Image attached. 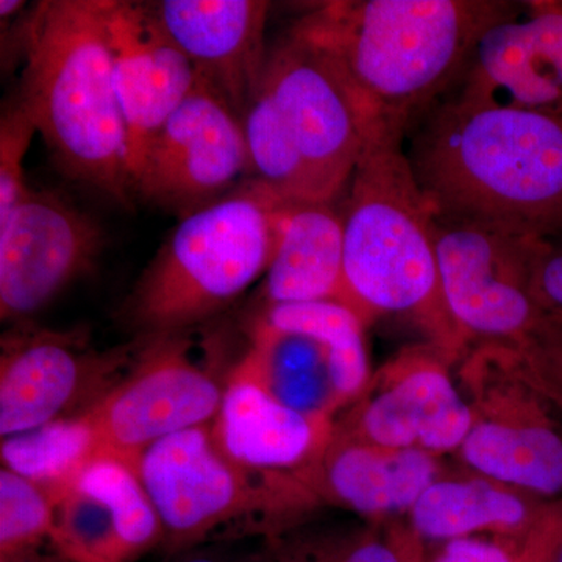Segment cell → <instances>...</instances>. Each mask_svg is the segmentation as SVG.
<instances>
[{"mask_svg": "<svg viewBox=\"0 0 562 562\" xmlns=\"http://www.w3.org/2000/svg\"><path fill=\"white\" fill-rule=\"evenodd\" d=\"M406 150L436 216L562 236V116L447 95Z\"/></svg>", "mask_w": 562, "mask_h": 562, "instance_id": "cell-1", "label": "cell"}, {"mask_svg": "<svg viewBox=\"0 0 562 562\" xmlns=\"http://www.w3.org/2000/svg\"><path fill=\"white\" fill-rule=\"evenodd\" d=\"M517 2L341 0L295 22L339 66L372 128L408 136L450 94L483 33Z\"/></svg>", "mask_w": 562, "mask_h": 562, "instance_id": "cell-2", "label": "cell"}, {"mask_svg": "<svg viewBox=\"0 0 562 562\" xmlns=\"http://www.w3.org/2000/svg\"><path fill=\"white\" fill-rule=\"evenodd\" d=\"M105 5L46 0L35 7L18 99L63 171L128 206L135 194Z\"/></svg>", "mask_w": 562, "mask_h": 562, "instance_id": "cell-3", "label": "cell"}, {"mask_svg": "<svg viewBox=\"0 0 562 562\" xmlns=\"http://www.w3.org/2000/svg\"><path fill=\"white\" fill-rule=\"evenodd\" d=\"M406 136L372 128L342 194V290L339 302L362 321L414 313L450 336L436 254V210L406 154Z\"/></svg>", "mask_w": 562, "mask_h": 562, "instance_id": "cell-4", "label": "cell"}, {"mask_svg": "<svg viewBox=\"0 0 562 562\" xmlns=\"http://www.w3.org/2000/svg\"><path fill=\"white\" fill-rule=\"evenodd\" d=\"M291 201L247 179L181 217L125 302L143 336L176 335L209 319L266 276Z\"/></svg>", "mask_w": 562, "mask_h": 562, "instance_id": "cell-5", "label": "cell"}, {"mask_svg": "<svg viewBox=\"0 0 562 562\" xmlns=\"http://www.w3.org/2000/svg\"><path fill=\"white\" fill-rule=\"evenodd\" d=\"M135 468L160 516L168 554L247 535L277 538L295 495L286 480L257 475L225 457L211 424L154 443Z\"/></svg>", "mask_w": 562, "mask_h": 562, "instance_id": "cell-6", "label": "cell"}, {"mask_svg": "<svg viewBox=\"0 0 562 562\" xmlns=\"http://www.w3.org/2000/svg\"><path fill=\"white\" fill-rule=\"evenodd\" d=\"M313 202L342 198L371 122L330 55L292 27L269 50L260 83Z\"/></svg>", "mask_w": 562, "mask_h": 562, "instance_id": "cell-7", "label": "cell"}, {"mask_svg": "<svg viewBox=\"0 0 562 562\" xmlns=\"http://www.w3.org/2000/svg\"><path fill=\"white\" fill-rule=\"evenodd\" d=\"M443 305L458 328L522 338L542 324L536 268L546 239L490 222L436 216Z\"/></svg>", "mask_w": 562, "mask_h": 562, "instance_id": "cell-8", "label": "cell"}, {"mask_svg": "<svg viewBox=\"0 0 562 562\" xmlns=\"http://www.w3.org/2000/svg\"><path fill=\"white\" fill-rule=\"evenodd\" d=\"M224 390L225 382L192 360L190 342L180 333L143 336L132 368L83 413L103 450L135 464L154 443L210 425Z\"/></svg>", "mask_w": 562, "mask_h": 562, "instance_id": "cell-9", "label": "cell"}, {"mask_svg": "<svg viewBox=\"0 0 562 562\" xmlns=\"http://www.w3.org/2000/svg\"><path fill=\"white\" fill-rule=\"evenodd\" d=\"M139 341L92 349L83 331L20 328L2 338L0 435H21L91 408L132 368Z\"/></svg>", "mask_w": 562, "mask_h": 562, "instance_id": "cell-10", "label": "cell"}, {"mask_svg": "<svg viewBox=\"0 0 562 562\" xmlns=\"http://www.w3.org/2000/svg\"><path fill=\"white\" fill-rule=\"evenodd\" d=\"M251 179L241 116L198 76L157 133L132 177L133 194L181 217Z\"/></svg>", "mask_w": 562, "mask_h": 562, "instance_id": "cell-11", "label": "cell"}, {"mask_svg": "<svg viewBox=\"0 0 562 562\" xmlns=\"http://www.w3.org/2000/svg\"><path fill=\"white\" fill-rule=\"evenodd\" d=\"M105 244L99 222L50 191L29 188L0 216V316L27 319L94 268Z\"/></svg>", "mask_w": 562, "mask_h": 562, "instance_id": "cell-12", "label": "cell"}, {"mask_svg": "<svg viewBox=\"0 0 562 562\" xmlns=\"http://www.w3.org/2000/svg\"><path fill=\"white\" fill-rule=\"evenodd\" d=\"M449 95L562 116V2H517L483 33Z\"/></svg>", "mask_w": 562, "mask_h": 562, "instance_id": "cell-13", "label": "cell"}, {"mask_svg": "<svg viewBox=\"0 0 562 562\" xmlns=\"http://www.w3.org/2000/svg\"><path fill=\"white\" fill-rule=\"evenodd\" d=\"M165 530L132 461L103 452L55 506L54 553L74 562H133Z\"/></svg>", "mask_w": 562, "mask_h": 562, "instance_id": "cell-14", "label": "cell"}, {"mask_svg": "<svg viewBox=\"0 0 562 562\" xmlns=\"http://www.w3.org/2000/svg\"><path fill=\"white\" fill-rule=\"evenodd\" d=\"M105 20L132 180L151 140L194 90L198 72L146 2L106 0Z\"/></svg>", "mask_w": 562, "mask_h": 562, "instance_id": "cell-15", "label": "cell"}, {"mask_svg": "<svg viewBox=\"0 0 562 562\" xmlns=\"http://www.w3.org/2000/svg\"><path fill=\"white\" fill-rule=\"evenodd\" d=\"M173 46L232 109L244 116L260 87L269 50L265 0H160L146 2Z\"/></svg>", "mask_w": 562, "mask_h": 562, "instance_id": "cell-16", "label": "cell"}, {"mask_svg": "<svg viewBox=\"0 0 562 562\" xmlns=\"http://www.w3.org/2000/svg\"><path fill=\"white\" fill-rule=\"evenodd\" d=\"M211 432L222 453L239 468L288 480V473L312 462L327 441V417L288 408L233 368Z\"/></svg>", "mask_w": 562, "mask_h": 562, "instance_id": "cell-17", "label": "cell"}, {"mask_svg": "<svg viewBox=\"0 0 562 562\" xmlns=\"http://www.w3.org/2000/svg\"><path fill=\"white\" fill-rule=\"evenodd\" d=\"M362 431L373 446L446 452L462 446L473 428L472 413L452 380L422 366L369 403Z\"/></svg>", "mask_w": 562, "mask_h": 562, "instance_id": "cell-18", "label": "cell"}, {"mask_svg": "<svg viewBox=\"0 0 562 562\" xmlns=\"http://www.w3.org/2000/svg\"><path fill=\"white\" fill-rule=\"evenodd\" d=\"M342 268V220L336 202H291L262 280V301L266 306L339 302Z\"/></svg>", "mask_w": 562, "mask_h": 562, "instance_id": "cell-19", "label": "cell"}, {"mask_svg": "<svg viewBox=\"0 0 562 562\" xmlns=\"http://www.w3.org/2000/svg\"><path fill=\"white\" fill-rule=\"evenodd\" d=\"M235 368L306 416L327 417L341 402L333 386L330 350L312 333L273 327L257 317L249 349Z\"/></svg>", "mask_w": 562, "mask_h": 562, "instance_id": "cell-20", "label": "cell"}, {"mask_svg": "<svg viewBox=\"0 0 562 562\" xmlns=\"http://www.w3.org/2000/svg\"><path fill=\"white\" fill-rule=\"evenodd\" d=\"M324 480L357 513H395L412 509L436 482V462L424 450L346 442L327 454Z\"/></svg>", "mask_w": 562, "mask_h": 562, "instance_id": "cell-21", "label": "cell"}, {"mask_svg": "<svg viewBox=\"0 0 562 562\" xmlns=\"http://www.w3.org/2000/svg\"><path fill=\"white\" fill-rule=\"evenodd\" d=\"M471 468L492 482L539 494L562 491V438L546 425H473L461 446Z\"/></svg>", "mask_w": 562, "mask_h": 562, "instance_id": "cell-22", "label": "cell"}, {"mask_svg": "<svg viewBox=\"0 0 562 562\" xmlns=\"http://www.w3.org/2000/svg\"><path fill=\"white\" fill-rule=\"evenodd\" d=\"M103 452L94 424L80 413L2 439V468L38 484L58 502Z\"/></svg>", "mask_w": 562, "mask_h": 562, "instance_id": "cell-23", "label": "cell"}, {"mask_svg": "<svg viewBox=\"0 0 562 562\" xmlns=\"http://www.w3.org/2000/svg\"><path fill=\"white\" fill-rule=\"evenodd\" d=\"M527 506L512 492L487 482H435L412 508L420 538L452 541L487 528H516Z\"/></svg>", "mask_w": 562, "mask_h": 562, "instance_id": "cell-24", "label": "cell"}, {"mask_svg": "<svg viewBox=\"0 0 562 562\" xmlns=\"http://www.w3.org/2000/svg\"><path fill=\"white\" fill-rule=\"evenodd\" d=\"M258 317L273 327L312 333L327 344L333 386L339 401L353 397L368 382L364 321L344 303L322 301L266 306Z\"/></svg>", "mask_w": 562, "mask_h": 562, "instance_id": "cell-25", "label": "cell"}, {"mask_svg": "<svg viewBox=\"0 0 562 562\" xmlns=\"http://www.w3.org/2000/svg\"><path fill=\"white\" fill-rule=\"evenodd\" d=\"M57 502L38 484L2 468L0 471V558H40L50 543Z\"/></svg>", "mask_w": 562, "mask_h": 562, "instance_id": "cell-26", "label": "cell"}, {"mask_svg": "<svg viewBox=\"0 0 562 562\" xmlns=\"http://www.w3.org/2000/svg\"><path fill=\"white\" fill-rule=\"evenodd\" d=\"M268 562H416L412 549L376 541L371 538L346 536H313V538L271 539L265 550Z\"/></svg>", "mask_w": 562, "mask_h": 562, "instance_id": "cell-27", "label": "cell"}, {"mask_svg": "<svg viewBox=\"0 0 562 562\" xmlns=\"http://www.w3.org/2000/svg\"><path fill=\"white\" fill-rule=\"evenodd\" d=\"M36 132L31 113L16 95L3 109L0 120V216L31 188L25 180L24 160Z\"/></svg>", "mask_w": 562, "mask_h": 562, "instance_id": "cell-28", "label": "cell"}, {"mask_svg": "<svg viewBox=\"0 0 562 562\" xmlns=\"http://www.w3.org/2000/svg\"><path fill=\"white\" fill-rule=\"evenodd\" d=\"M536 294L546 308L562 314V241L546 239L536 268Z\"/></svg>", "mask_w": 562, "mask_h": 562, "instance_id": "cell-29", "label": "cell"}, {"mask_svg": "<svg viewBox=\"0 0 562 562\" xmlns=\"http://www.w3.org/2000/svg\"><path fill=\"white\" fill-rule=\"evenodd\" d=\"M432 562H519L509 550L482 539L460 538L447 541Z\"/></svg>", "mask_w": 562, "mask_h": 562, "instance_id": "cell-30", "label": "cell"}, {"mask_svg": "<svg viewBox=\"0 0 562 562\" xmlns=\"http://www.w3.org/2000/svg\"><path fill=\"white\" fill-rule=\"evenodd\" d=\"M177 562H268L265 552H228L220 549H194L181 554Z\"/></svg>", "mask_w": 562, "mask_h": 562, "instance_id": "cell-31", "label": "cell"}, {"mask_svg": "<svg viewBox=\"0 0 562 562\" xmlns=\"http://www.w3.org/2000/svg\"><path fill=\"white\" fill-rule=\"evenodd\" d=\"M24 5L25 2H20V0H2L0 2V16H2V20L13 16L14 13L24 9Z\"/></svg>", "mask_w": 562, "mask_h": 562, "instance_id": "cell-32", "label": "cell"}, {"mask_svg": "<svg viewBox=\"0 0 562 562\" xmlns=\"http://www.w3.org/2000/svg\"><path fill=\"white\" fill-rule=\"evenodd\" d=\"M36 562H74L69 560H65V558L58 557V554L52 553L46 554V557H40Z\"/></svg>", "mask_w": 562, "mask_h": 562, "instance_id": "cell-33", "label": "cell"}, {"mask_svg": "<svg viewBox=\"0 0 562 562\" xmlns=\"http://www.w3.org/2000/svg\"><path fill=\"white\" fill-rule=\"evenodd\" d=\"M36 560H27V558H0V562H36Z\"/></svg>", "mask_w": 562, "mask_h": 562, "instance_id": "cell-34", "label": "cell"}, {"mask_svg": "<svg viewBox=\"0 0 562 562\" xmlns=\"http://www.w3.org/2000/svg\"><path fill=\"white\" fill-rule=\"evenodd\" d=\"M557 562H562V546H561L560 554H558Z\"/></svg>", "mask_w": 562, "mask_h": 562, "instance_id": "cell-35", "label": "cell"}]
</instances>
